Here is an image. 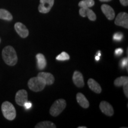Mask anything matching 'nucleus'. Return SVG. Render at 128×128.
<instances>
[{"mask_svg": "<svg viewBox=\"0 0 128 128\" xmlns=\"http://www.w3.org/2000/svg\"><path fill=\"white\" fill-rule=\"evenodd\" d=\"M2 56L5 63L9 66L15 65L18 60L15 49L11 46H7L3 49Z\"/></svg>", "mask_w": 128, "mask_h": 128, "instance_id": "nucleus-1", "label": "nucleus"}, {"mask_svg": "<svg viewBox=\"0 0 128 128\" xmlns=\"http://www.w3.org/2000/svg\"><path fill=\"white\" fill-rule=\"evenodd\" d=\"M46 85L44 80L38 76L30 78L28 81V88L34 92L42 91L45 88Z\"/></svg>", "mask_w": 128, "mask_h": 128, "instance_id": "nucleus-2", "label": "nucleus"}, {"mask_svg": "<svg viewBox=\"0 0 128 128\" xmlns=\"http://www.w3.org/2000/svg\"><path fill=\"white\" fill-rule=\"evenodd\" d=\"M1 110L4 118L8 120H12L16 118V108L10 102H4L1 106Z\"/></svg>", "mask_w": 128, "mask_h": 128, "instance_id": "nucleus-3", "label": "nucleus"}, {"mask_svg": "<svg viewBox=\"0 0 128 128\" xmlns=\"http://www.w3.org/2000/svg\"><path fill=\"white\" fill-rule=\"evenodd\" d=\"M66 101L64 99H58L54 102L49 110V113L52 116L56 117L60 115L66 108Z\"/></svg>", "mask_w": 128, "mask_h": 128, "instance_id": "nucleus-4", "label": "nucleus"}, {"mask_svg": "<svg viewBox=\"0 0 128 128\" xmlns=\"http://www.w3.org/2000/svg\"><path fill=\"white\" fill-rule=\"evenodd\" d=\"M114 24L119 26L128 28V14L125 12H121L118 14Z\"/></svg>", "mask_w": 128, "mask_h": 128, "instance_id": "nucleus-5", "label": "nucleus"}, {"mask_svg": "<svg viewBox=\"0 0 128 128\" xmlns=\"http://www.w3.org/2000/svg\"><path fill=\"white\" fill-rule=\"evenodd\" d=\"M54 4V0H40V5L38 7L39 12L46 14L50 11Z\"/></svg>", "mask_w": 128, "mask_h": 128, "instance_id": "nucleus-6", "label": "nucleus"}, {"mask_svg": "<svg viewBox=\"0 0 128 128\" xmlns=\"http://www.w3.org/2000/svg\"><path fill=\"white\" fill-rule=\"evenodd\" d=\"M28 92L25 90H20L16 94L15 100L16 103L20 106H24V104L28 101Z\"/></svg>", "mask_w": 128, "mask_h": 128, "instance_id": "nucleus-7", "label": "nucleus"}, {"mask_svg": "<svg viewBox=\"0 0 128 128\" xmlns=\"http://www.w3.org/2000/svg\"><path fill=\"white\" fill-rule=\"evenodd\" d=\"M14 28L21 38H26L28 36V34H29L28 30L23 23H20V22L16 23L14 25Z\"/></svg>", "mask_w": 128, "mask_h": 128, "instance_id": "nucleus-8", "label": "nucleus"}, {"mask_svg": "<svg viewBox=\"0 0 128 128\" xmlns=\"http://www.w3.org/2000/svg\"><path fill=\"white\" fill-rule=\"evenodd\" d=\"M99 108L102 113L107 116H112L114 114V110H113V107L108 102H105V101L102 102L99 106Z\"/></svg>", "mask_w": 128, "mask_h": 128, "instance_id": "nucleus-9", "label": "nucleus"}, {"mask_svg": "<svg viewBox=\"0 0 128 128\" xmlns=\"http://www.w3.org/2000/svg\"><path fill=\"white\" fill-rule=\"evenodd\" d=\"M102 12L104 14L106 18L109 20H113L115 17V12L113 8L107 4H103L101 6Z\"/></svg>", "mask_w": 128, "mask_h": 128, "instance_id": "nucleus-10", "label": "nucleus"}, {"mask_svg": "<svg viewBox=\"0 0 128 128\" xmlns=\"http://www.w3.org/2000/svg\"><path fill=\"white\" fill-rule=\"evenodd\" d=\"M79 13L81 17H87L91 21H95L97 18L94 12L89 8H81L79 10Z\"/></svg>", "mask_w": 128, "mask_h": 128, "instance_id": "nucleus-11", "label": "nucleus"}, {"mask_svg": "<svg viewBox=\"0 0 128 128\" xmlns=\"http://www.w3.org/2000/svg\"><path fill=\"white\" fill-rule=\"evenodd\" d=\"M72 80L74 84L77 87L81 88L84 86V78H83L82 74L80 72L76 71L74 72Z\"/></svg>", "mask_w": 128, "mask_h": 128, "instance_id": "nucleus-12", "label": "nucleus"}, {"mask_svg": "<svg viewBox=\"0 0 128 128\" xmlns=\"http://www.w3.org/2000/svg\"><path fill=\"white\" fill-rule=\"evenodd\" d=\"M38 76L43 78L44 80V81H45L46 84L48 85V86H50V85L53 84L54 81H55V78H54V76H53L52 74L50 73L42 72H40L38 74Z\"/></svg>", "mask_w": 128, "mask_h": 128, "instance_id": "nucleus-13", "label": "nucleus"}, {"mask_svg": "<svg viewBox=\"0 0 128 128\" xmlns=\"http://www.w3.org/2000/svg\"><path fill=\"white\" fill-rule=\"evenodd\" d=\"M87 83L89 88L92 90V92L97 94H100L102 92V88H101L100 84L97 82H96L95 80L92 78H90L88 80Z\"/></svg>", "mask_w": 128, "mask_h": 128, "instance_id": "nucleus-14", "label": "nucleus"}, {"mask_svg": "<svg viewBox=\"0 0 128 128\" xmlns=\"http://www.w3.org/2000/svg\"><path fill=\"white\" fill-rule=\"evenodd\" d=\"M76 100H77L78 103L84 108H89V102L88 100L85 97L84 94L81 93V92H78L76 94Z\"/></svg>", "mask_w": 128, "mask_h": 128, "instance_id": "nucleus-15", "label": "nucleus"}, {"mask_svg": "<svg viewBox=\"0 0 128 128\" xmlns=\"http://www.w3.org/2000/svg\"><path fill=\"white\" fill-rule=\"evenodd\" d=\"M37 64L39 70H44L46 66V60L44 56L42 54H38L36 55Z\"/></svg>", "mask_w": 128, "mask_h": 128, "instance_id": "nucleus-16", "label": "nucleus"}, {"mask_svg": "<svg viewBox=\"0 0 128 128\" xmlns=\"http://www.w3.org/2000/svg\"><path fill=\"white\" fill-rule=\"evenodd\" d=\"M0 19L11 21L12 20V16L8 11L5 9H0Z\"/></svg>", "mask_w": 128, "mask_h": 128, "instance_id": "nucleus-17", "label": "nucleus"}, {"mask_svg": "<svg viewBox=\"0 0 128 128\" xmlns=\"http://www.w3.org/2000/svg\"><path fill=\"white\" fill-rule=\"evenodd\" d=\"M35 128H56V126L50 121H44L37 124Z\"/></svg>", "mask_w": 128, "mask_h": 128, "instance_id": "nucleus-18", "label": "nucleus"}, {"mask_svg": "<svg viewBox=\"0 0 128 128\" xmlns=\"http://www.w3.org/2000/svg\"><path fill=\"white\" fill-rule=\"evenodd\" d=\"M128 83V76H122L120 77L116 78L114 81V84L116 87H121L124 85Z\"/></svg>", "mask_w": 128, "mask_h": 128, "instance_id": "nucleus-19", "label": "nucleus"}, {"mask_svg": "<svg viewBox=\"0 0 128 128\" xmlns=\"http://www.w3.org/2000/svg\"><path fill=\"white\" fill-rule=\"evenodd\" d=\"M95 2L94 0H82L78 3V6L81 8L92 7Z\"/></svg>", "mask_w": 128, "mask_h": 128, "instance_id": "nucleus-20", "label": "nucleus"}, {"mask_svg": "<svg viewBox=\"0 0 128 128\" xmlns=\"http://www.w3.org/2000/svg\"><path fill=\"white\" fill-rule=\"evenodd\" d=\"M70 55L66 52H63L58 56H57L56 58V60H70Z\"/></svg>", "mask_w": 128, "mask_h": 128, "instance_id": "nucleus-21", "label": "nucleus"}, {"mask_svg": "<svg viewBox=\"0 0 128 128\" xmlns=\"http://www.w3.org/2000/svg\"><path fill=\"white\" fill-rule=\"evenodd\" d=\"M113 39H114L115 40H120L122 39V34L120 33H116V34H114V36H113Z\"/></svg>", "mask_w": 128, "mask_h": 128, "instance_id": "nucleus-22", "label": "nucleus"}, {"mask_svg": "<svg viewBox=\"0 0 128 128\" xmlns=\"http://www.w3.org/2000/svg\"><path fill=\"white\" fill-rule=\"evenodd\" d=\"M124 95L126 97H128V84H126L124 85Z\"/></svg>", "mask_w": 128, "mask_h": 128, "instance_id": "nucleus-23", "label": "nucleus"}, {"mask_svg": "<svg viewBox=\"0 0 128 128\" xmlns=\"http://www.w3.org/2000/svg\"><path fill=\"white\" fill-rule=\"evenodd\" d=\"M121 65H122V67H124L126 66H127L128 65V58H124V60H122L121 62Z\"/></svg>", "mask_w": 128, "mask_h": 128, "instance_id": "nucleus-24", "label": "nucleus"}, {"mask_svg": "<svg viewBox=\"0 0 128 128\" xmlns=\"http://www.w3.org/2000/svg\"><path fill=\"white\" fill-rule=\"evenodd\" d=\"M123 53V49H121V48H118V49H116V50H115V54L117 55H120L122 54Z\"/></svg>", "mask_w": 128, "mask_h": 128, "instance_id": "nucleus-25", "label": "nucleus"}, {"mask_svg": "<svg viewBox=\"0 0 128 128\" xmlns=\"http://www.w3.org/2000/svg\"><path fill=\"white\" fill-rule=\"evenodd\" d=\"M32 105V103H30V102H28H28H27L26 103L24 104V107H25L26 109H29V108H31Z\"/></svg>", "mask_w": 128, "mask_h": 128, "instance_id": "nucleus-26", "label": "nucleus"}, {"mask_svg": "<svg viewBox=\"0 0 128 128\" xmlns=\"http://www.w3.org/2000/svg\"><path fill=\"white\" fill-rule=\"evenodd\" d=\"M120 2L124 6H128V0H120Z\"/></svg>", "mask_w": 128, "mask_h": 128, "instance_id": "nucleus-27", "label": "nucleus"}, {"mask_svg": "<svg viewBox=\"0 0 128 128\" xmlns=\"http://www.w3.org/2000/svg\"><path fill=\"white\" fill-rule=\"evenodd\" d=\"M99 1H102V2H108V1H112V0H99Z\"/></svg>", "mask_w": 128, "mask_h": 128, "instance_id": "nucleus-28", "label": "nucleus"}, {"mask_svg": "<svg viewBox=\"0 0 128 128\" xmlns=\"http://www.w3.org/2000/svg\"><path fill=\"white\" fill-rule=\"evenodd\" d=\"M96 60H100V56H96Z\"/></svg>", "mask_w": 128, "mask_h": 128, "instance_id": "nucleus-29", "label": "nucleus"}, {"mask_svg": "<svg viewBox=\"0 0 128 128\" xmlns=\"http://www.w3.org/2000/svg\"><path fill=\"white\" fill-rule=\"evenodd\" d=\"M78 128H87V127H86V126H80Z\"/></svg>", "mask_w": 128, "mask_h": 128, "instance_id": "nucleus-30", "label": "nucleus"}, {"mask_svg": "<svg viewBox=\"0 0 128 128\" xmlns=\"http://www.w3.org/2000/svg\"><path fill=\"white\" fill-rule=\"evenodd\" d=\"M0 43H1V39H0Z\"/></svg>", "mask_w": 128, "mask_h": 128, "instance_id": "nucleus-31", "label": "nucleus"}]
</instances>
